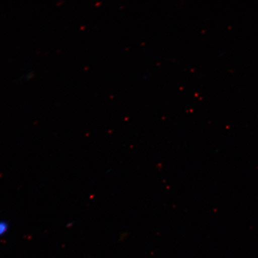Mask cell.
Listing matches in <instances>:
<instances>
[{"mask_svg": "<svg viewBox=\"0 0 258 258\" xmlns=\"http://www.w3.org/2000/svg\"><path fill=\"white\" fill-rule=\"evenodd\" d=\"M9 226L8 222L4 220L0 221V237L7 234Z\"/></svg>", "mask_w": 258, "mask_h": 258, "instance_id": "6da1fadb", "label": "cell"}]
</instances>
